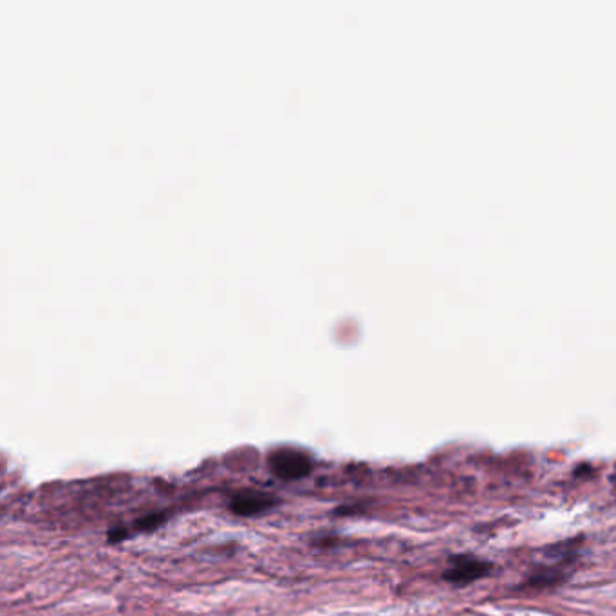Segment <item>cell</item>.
Segmentation results:
<instances>
[{
	"instance_id": "1",
	"label": "cell",
	"mask_w": 616,
	"mask_h": 616,
	"mask_svg": "<svg viewBox=\"0 0 616 616\" xmlns=\"http://www.w3.org/2000/svg\"><path fill=\"white\" fill-rule=\"evenodd\" d=\"M271 472L282 481H298L311 474L313 459L304 450L293 446H280L267 457Z\"/></svg>"
},
{
	"instance_id": "2",
	"label": "cell",
	"mask_w": 616,
	"mask_h": 616,
	"mask_svg": "<svg viewBox=\"0 0 616 616\" xmlns=\"http://www.w3.org/2000/svg\"><path fill=\"white\" fill-rule=\"evenodd\" d=\"M492 571V564L475 557H466V555H459L454 557L450 560L448 569L443 573V579L455 586V588H463L468 586L479 579L488 577Z\"/></svg>"
},
{
	"instance_id": "3",
	"label": "cell",
	"mask_w": 616,
	"mask_h": 616,
	"mask_svg": "<svg viewBox=\"0 0 616 616\" xmlns=\"http://www.w3.org/2000/svg\"><path fill=\"white\" fill-rule=\"evenodd\" d=\"M573 548H575V544L555 546L553 548L555 555H551V559H557V564L542 566V568L535 569L527 579V586L528 588H549V586H557V584L564 582L566 580L564 566L575 559Z\"/></svg>"
},
{
	"instance_id": "4",
	"label": "cell",
	"mask_w": 616,
	"mask_h": 616,
	"mask_svg": "<svg viewBox=\"0 0 616 616\" xmlns=\"http://www.w3.org/2000/svg\"><path fill=\"white\" fill-rule=\"evenodd\" d=\"M278 505V497L257 492V490H243L232 496L230 510L239 517H256L273 510Z\"/></svg>"
},
{
	"instance_id": "5",
	"label": "cell",
	"mask_w": 616,
	"mask_h": 616,
	"mask_svg": "<svg viewBox=\"0 0 616 616\" xmlns=\"http://www.w3.org/2000/svg\"><path fill=\"white\" fill-rule=\"evenodd\" d=\"M167 519H169L167 512L149 514L134 523V531H152V529L160 528Z\"/></svg>"
}]
</instances>
